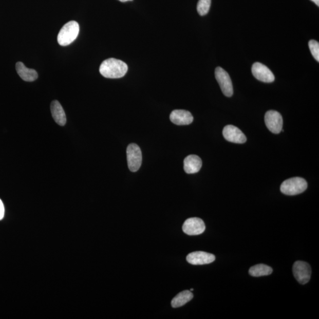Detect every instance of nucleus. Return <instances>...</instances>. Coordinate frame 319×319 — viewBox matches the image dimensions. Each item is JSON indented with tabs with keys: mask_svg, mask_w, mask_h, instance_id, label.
<instances>
[{
	"mask_svg": "<svg viewBox=\"0 0 319 319\" xmlns=\"http://www.w3.org/2000/svg\"><path fill=\"white\" fill-rule=\"evenodd\" d=\"M127 71L128 66L125 62L114 58L106 59L102 63L100 68L102 76L109 79L123 77Z\"/></svg>",
	"mask_w": 319,
	"mask_h": 319,
	"instance_id": "f257e3e1",
	"label": "nucleus"
},
{
	"mask_svg": "<svg viewBox=\"0 0 319 319\" xmlns=\"http://www.w3.org/2000/svg\"><path fill=\"white\" fill-rule=\"evenodd\" d=\"M80 33V26L76 21H70L65 24L59 31L58 42L62 46H68L76 40Z\"/></svg>",
	"mask_w": 319,
	"mask_h": 319,
	"instance_id": "f03ea898",
	"label": "nucleus"
},
{
	"mask_svg": "<svg viewBox=\"0 0 319 319\" xmlns=\"http://www.w3.org/2000/svg\"><path fill=\"white\" fill-rule=\"evenodd\" d=\"M307 188V183L301 177H293L283 182L280 190L283 194L289 196L296 195L304 192Z\"/></svg>",
	"mask_w": 319,
	"mask_h": 319,
	"instance_id": "7ed1b4c3",
	"label": "nucleus"
},
{
	"mask_svg": "<svg viewBox=\"0 0 319 319\" xmlns=\"http://www.w3.org/2000/svg\"><path fill=\"white\" fill-rule=\"evenodd\" d=\"M127 157L130 171L136 172L139 171L142 163V153L139 145L129 144L127 149Z\"/></svg>",
	"mask_w": 319,
	"mask_h": 319,
	"instance_id": "20e7f679",
	"label": "nucleus"
},
{
	"mask_svg": "<svg viewBox=\"0 0 319 319\" xmlns=\"http://www.w3.org/2000/svg\"><path fill=\"white\" fill-rule=\"evenodd\" d=\"M293 273L295 278L299 283L305 285L310 281L312 269L308 263L297 261L294 264Z\"/></svg>",
	"mask_w": 319,
	"mask_h": 319,
	"instance_id": "39448f33",
	"label": "nucleus"
},
{
	"mask_svg": "<svg viewBox=\"0 0 319 319\" xmlns=\"http://www.w3.org/2000/svg\"><path fill=\"white\" fill-rule=\"evenodd\" d=\"M215 78L224 96L232 97L234 92L233 86L229 74L220 67H218L215 69Z\"/></svg>",
	"mask_w": 319,
	"mask_h": 319,
	"instance_id": "423d86ee",
	"label": "nucleus"
},
{
	"mask_svg": "<svg viewBox=\"0 0 319 319\" xmlns=\"http://www.w3.org/2000/svg\"><path fill=\"white\" fill-rule=\"evenodd\" d=\"M265 123L268 129L273 133L278 134L283 130V118L281 114L276 111L271 110L266 112Z\"/></svg>",
	"mask_w": 319,
	"mask_h": 319,
	"instance_id": "0eeeda50",
	"label": "nucleus"
},
{
	"mask_svg": "<svg viewBox=\"0 0 319 319\" xmlns=\"http://www.w3.org/2000/svg\"><path fill=\"white\" fill-rule=\"evenodd\" d=\"M205 224L202 219L199 218L187 219L183 224L182 229L188 235H198L205 231Z\"/></svg>",
	"mask_w": 319,
	"mask_h": 319,
	"instance_id": "6e6552de",
	"label": "nucleus"
},
{
	"mask_svg": "<svg viewBox=\"0 0 319 319\" xmlns=\"http://www.w3.org/2000/svg\"><path fill=\"white\" fill-rule=\"evenodd\" d=\"M252 73L257 80L266 83L274 81L275 77L270 69L261 63L256 62L252 66Z\"/></svg>",
	"mask_w": 319,
	"mask_h": 319,
	"instance_id": "1a4fd4ad",
	"label": "nucleus"
},
{
	"mask_svg": "<svg viewBox=\"0 0 319 319\" xmlns=\"http://www.w3.org/2000/svg\"><path fill=\"white\" fill-rule=\"evenodd\" d=\"M223 136L228 141L242 144L247 141V138L241 129L234 125H228L223 129Z\"/></svg>",
	"mask_w": 319,
	"mask_h": 319,
	"instance_id": "9d476101",
	"label": "nucleus"
},
{
	"mask_svg": "<svg viewBox=\"0 0 319 319\" xmlns=\"http://www.w3.org/2000/svg\"><path fill=\"white\" fill-rule=\"evenodd\" d=\"M187 261L192 265H208L215 260L214 255L203 251H196L187 255Z\"/></svg>",
	"mask_w": 319,
	"mask_h": 319,
	"instance_id": "9b49d317",
	"label": "nucleus"
},
{
	"mask_svg": "<svg viewBox=\"0 0 319 319\" xmlns=\"http://www.w3.org/2000/svg\"><path fill=\"white\" fill-rule=\"evenodd\" d=\"M171 121L173 124L178 125L191 124L194 121L192 114L186 110L176 109L173 111L170 116Z\"/></svg>",
	"mask_w": 319,
	"mask_h": 319,
	"instance_id": "f8f14e48",
	"label": "nucleus"
},
{
	"mask_svg": "<svg viewBox=\"0 0 319 319\" xmlns=\"http://www.w3.org/2000/svg\"><path fill=\"white\" fill-rule=\"evenodd\" d=\"M202 165V160L196 155H189L184 160V170L187 174L198 173Z\"/></svg>",
	"mask_w": 319,
	"mask_h": 319,
	"instance_id": "ddd939ff",
	"label": "nucleus"
},
{
	"mask_svg": "<svg viewBox=\"0 0 319 319\" xmlns=\"http://www.w3.org/2000/svg\"><path fill=\"white\" fill-rule=\"evenodd\" d=\"M51 112L54 120L61 126H64L66 123V117L60 102L55 100L50 105Z\"/></svg>",
	"mask_w": 319,
	"mask_h": 319,
	"instance_id": "4468645a",
	"label": "nucleus"
},
{
	"mask_svg": "<svg viewBox=\"0 0 319 319\" xmlns=\"http://www.w3.org/2000/svg\"><path fill=\"white\" fill-rule=\"evenodd\" d=\"M15 68L20 77L26 82H33L37 80L38 74L34 69L27 68L23 63L18 62L15 65Z\"/></svg>",
	"mask_w": 319,
	"mask_h": 319,
	"instance_id": "2eb2a0df",
	"label": "nucleus"
},
{
	"mask_svg": "<svg viewBox=\"0 0 319 319\" xmlns=\"http://www.w3.org/2000/svg\"><path fill=\"white\" fill-rule=\"evenodd\" d=\"M194 297V294L189 290H185L180 292L173 298L172 306L173 308H177L186 305Z\"/></svg>",
	"mask_w": 319,
	"mask_h": 319,
	"instance_id": "dca6fc26",
	"label": "nucleus"
},
{
	"mask_svg": "<svg viewBox=\"0 0 319 319\" xmlns=\"http://www.w3.org/2000/svg\"><path fill=\"white\" fill-rule=\"evenodd\" d=\"M272 273H273V269L266 265H262V264L252 267L249 270L250 275L256 277L266 276V275H270Z\"/></svg>",
	"mask_w": 319,
	"mask_h": 319,
	"instance_id": "f3484780",
	"label": "nucleus"
},
{
	"mask_svg": "<svg viewBox=\"0 0 319 319\" xmlns=\"http://www.w3.org/2000/svg\"><path fill=\"white\" fill-rule=\"evenodd\" d=\"M211 5V0H199L197 5V10L199 15H205L210 11Z\"/></svg>",
	"mask_w": 319,
	"mask_h": 319,
	"instance_id": "a211bd4d",
	"label": "nucleus"
},
{
	"mask_svg": "<svg viewBox=\"0 0 319 319\" xmlns=\"http://www.w3.org/2000/svg\"><path fill=\"white\" fill-rule=\"evenodd\" d=\"M309 49L312 56L317 62H319V43L314 40H311L309 42Z\"/></svg>",
	"mask_w": 319,
	"mask_h": 319,
	"instance_id": "6ab92c4d",
	"label": "nucleus"
},
{
	"mask_svg": "<svg viewBox=\"0 0 319 319\" xmlns=\"http://www.w3.org/2000/svg\"><path fill=\"white\" fill-rule=\"evenodd\" d=\"M5 216V207L2 200L0 199V220H2Z\"/></svg>",
	"mask_w": 319,
	"mask_h": 319,
	"instance_id": "aec40b11",
	"label": "nucleus"
},
{
	"mask_svg": "<svg viewBox=\"0 0 319 319\" xmlns=\"http://www.w3.org/2000/svg\"><path fill=\"white\" fill-rule=\"evenodd\" d=\"M311 1H312L316 4L317 6H319V0H311Z\"/></svg>",
	"mask_w": 319,
	"mask_h": 319,
	"instance_id": "412c9836",
	"label": "nucleus"
},
{
	"mask_svg": "<svg viewBox=\"0 0 319 319\" xmlns=\"http://www.w3.org/2000/svg\"><path fill=\"white\" fill-rule=\"evenodd\" d=\"M119 1L121 2L124 3V2H127L128 1H133V0H119Z\"/></svg>",
	"mask_w": 319,
	"mask_h": 319,
	"instance_id": "4be33fe9",
	"label": "nucleus"
},
{
	"mask_svg": "<svg viewBox=\"0 0 319 319\" xmlns=\"http://www.w3.org/2000/svg\"><path fill=\"white\" fill-rule=\"evenodd\" d=\"M194 291V289H192L191 290V291Z\"/></svg>",
	"mask_w": 319,
	"mask_h": 319,
	"instance_id": "5701e85b",
	"label": "nucleus"
}]
</instances>
